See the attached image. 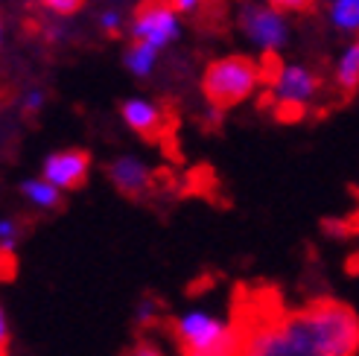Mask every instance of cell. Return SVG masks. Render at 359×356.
<instances>
[{"mask_svg":"<svg viewBox=\"0 0 359 356\" xmlns=\"http://www.w3.org/2000/svg\"><path fill=\"white\" fill-rule=\"evenodd\" d=\"M243 327L240 356H356L359 318L339 301L255 313Z\"/></svg>","mask_w":359,"mask_h":356,"instance_id":"obj_1","label":"cell"},{"mask_svg":"<svg viewBox=\"0 0 359 356\" xmlns=\"http://www.w3.org/2000/svg\"><path fill=\"white\" fill-rule=\"evenodd\" d=\"M172 330L184 356H240L243 350V327L210 310H187Z\"/></svg>","mask_w":359,"mask_h":356,"instance_id":"obj_2","label":"cell"},{"mask_svg":"<svg viewBox=\"0 0 359 356\" xmlns=\"http://www.w3.org/2000/svg\"><path fill=\"white\" fill-rule=\"evenodd\" d=\"M263 82V70L248 56H222L205 67L202 94L213 109H234L245 102Z\"/></svg>","mask_w":359,"mask_h":356,"instance_id":"obj_3","label":"cell"},{"mask_svg":"<svg viewBox=\"0 0 359 356\" xmlns=\"http://www.w3.org/2000/svg\"><path fill=\"white\" fill-rule=\"evenodd\" d=\"M269 88H272V102L278 114L286 120H295L310 109L321 82L304 64H275L272 74H269Z\"/></svg>","mask_w":359,"mask_h":356,"instance_id":"obj_4","label":"cell"},{"mask_svg":"<svg viewBox=\"0 0 359 356\" xmlns=\"http://www.w3.org/2000/svg\"><path fill=\"white\" fill-rule=\"evenodd\" d=\"M240 27L251 44H257L263 53H278L290 41V24L280 9L272 4H245L240 12Z\"/></svg>","mask_w":359,"mask_h":356,"instance_id":"obj_5","label":"cell"},{"mask_svg":"<svg viewBox=\"0 0 359 356\" xmlns=\"http://www.w3.org/2000/svg\"><path fill=\"white\" fill-rule=\"evenodd\" d=\"M182 35V24H178V9L164 0H147L135 9L132 21V39L147 41L158 50H164Z\"/></svg>","mask_w":359,"mask_h":356,"instance_id":"obj_6","label":"cell"},{"mask_svg":"<svg viewBox=\"0 0 359 356\" xmlns=\"http://www.w3.org/2000/svg\"><path fill=\"white\" fill-rule=\"evenodd\" d=\"M88 167H91V158H88V152H82V149L53 152L44 161V178L62 190H76L85 184Z\"/></svg>","mask_w":359,"mask_h":356,"instance_id":"obj_7","label":"cell"},{"mask_svg":"<svg viewBox=\"0 0 359 356\" xmlns=\"http://www.w3.org/2000/svg\"><path fill=\"white\" fill-rule=\"evenodd\" d=\"M109 178L120 193L140 196V193H147L149 184H152V170L143 161H137V158L123 155V158H117V161L109 164Z\"/></svg>","mask_w":359,"mask_h":356,"instance_id":"obj_8","label":"cell"},{"mask_svg":"<svg viewBox=\"0 0 359 356\" xmlns=\"http://www.w3.org/2000/svg\"><path fill=\"white\" fill-rule=\"evenodd\" d=\"M120 114H123L126 126L143 137H158L161 129H164V114H161V109L149 100H140V97L126 100L120 105Z\"/></svg>","mask_w":359,"mask_h":356,"instance_id":"obj_9","label":"cell"},{"mask_svg":"<svg viewBox=\"0 0 359 356\" xmlns=\"http://www.w3.org/2000/svg\"><path fill=\"white\" fill-rule=\"evenodd\" d=\"M21 193L27 196V202L41 207V210H56L62 205V187H56L53 182H47V178H27V182L21 184Z\"/></svg>","mask_w":359,"mask_h":356,"instance_id":"obj_10","label":"cell"},{"mask_svg":"<svg viewBox=\"0 0 359 356\" xmlns=\"http://www.w3.org/2000/svg\"><path fill=\"white\" fill-rule=\"evenodd\" d=\"M336 85L345 94L359 91V39L342 50V56L336 62Z\"/></svg>","mask_w":359,"mask_h":356,"instance_id":"obj_11","label":"cell"},{"mask_svg":"<svg viewBox=\"0 0 359 356\" xmlns=\"http://www.w3.org/2000/svg\"><path fill=\"white\" fill-rule=\"evenodd\" d=\"M327 18L336 32L359 35V0H330Z\"/></svg>","mask_w":359,"mask_h":356,"instance_id":"obj_12","label":"cell"},{"mask_svg":"<svg viewBox=\"0 0 359 356\" xmlns=\"http://www.w3.org/2000/svg\"><path fill=\"white\" fill-rule=\"evenodd\" d=\"M155 59H158V47H152L147 41H135L123 56L126 67H129L135 76H149L155 67Z\"/></svg>","mask_w":359,"mask_h":356,"instance_id":"obj_13","label":"cell"},{"mask_svg":"<svg viewBox=\"0 0 359 356\" xmlns=\"http://www.w3.org/2000/svg\"><path fill=\"white\" fill-rule=\"evenodd\" d=\"M15 237H18V225L12 219H0V252H9L12 254Z\"/></svg>","mask_w":359,"mask_h":356,"instance_id":"obj_14","label":"cell"},{"mask_svg":"<svg viewBox=\"0 0 359 356\" xmlns=\"http://www.w3.org/2000/svg\"><path fill=\"white\" fill-rule=\"evenodd\" d=\"M41 4L53 12H59V15H74V12H79L82 0H41Z\"/></svg>","mask_w":359,"mask_h":356,"instance_id":"obj_15","label":"cell"},{"mask_svg":"<svg viewBox=\"0 0 359 356\" xmlns=\"http://www.w3.org/2000/svg\"><path fill=\"white\" fill-rule=\"evenodd\" d=\"M266 4H272L280 12H304L313 6V0H266Z\"/></svg>","mask_w":359,"mask_h":356,"instance_id":"obj_16","label":"cell"},{"mask_svg":"<svg viewBox=\"0 0 359 356\" xmlns=\"http://www.w3.org/2000/svg\"><path fill=\"white\" fill-rule=\"evenodd\" d=\"M100 27H102L105 32L114 35V32L120 29V12H117V9H105V12L100 15Z\"/></svg>","mask_w":359,"mask_h":356,"instance_id":"obj_17","label":"cell"},{"mask_svg":"<svg viewBox=\"0 0 359 356\" xmlns=\"http://www.w3.org/2000/svg\"><path fill=\"white\" fill-rule=\"evenodd\" d=\"M129 356H164V353H161V348L155 342H137Z\"/></svg>","mask_w":359,"mask_h":356,"instance_id":"obj_18","label":"cell"},{"mask_svg":"<svg viewBox=\"0 0 359 356\" xmlns=\"http://www.w3.org/2000/svg\"><path fill=\"white\" fill-rule=\"evenodd\" d=\"M41 105H44V94L41 91H29L27 97H24V111H39L41 109Z\"/></svg>","mask_w":359,"mask_h":356,"instance_id":"obj_19","label":"cell"},{"mask_svg":"<svg viewBox=\"0 0 359 356\" xmlns=\"http://www.w3.org/2000/svg\"><path fill=\"white\" fill-rule=\"evenodd\" d=\"M6 348H9V324L4 310H0V356H6Z\"/></svg>","mask_w":359,"mask_h":356,"instance_id":"obj_20","label":"cell"},{"mask_svg":"<svg viewBox=\"0 0 359 356\" xmlns=\"http://www.w3.org/2000/svg\"><path fill=\"white\" fill-rule=\"evenodd\" d=\"M170 4L178 9V12H196L202 6V0H170Z\"/></svg>","mask_w":359,"mask_h":356,"instance_id":"obj_21","label":"cell"},{"mask_svg":"<svg viewBox=\"0 0 359 356\" xmlns=\"http://www.w3.org/2000/svg\"><path fill=\"white\" fill-rule=\"evenodd\" d=\"M4 266H12V254H9V252H0V275L9 278L12 269H4Z\"/></svg>","mask_w":359,"mask_h":356,"instance_id":"obj_22","label":"cell"}]
</instances>
